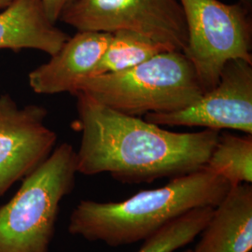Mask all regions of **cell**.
I'll list each match as a JSON object with an SVG mask.
<instances>
[{"label":"cell","mask_w":252,"mask_h":252,"mask_svg":"<svg viewBox=\"0 0 252 252\" xmlns=\"http://www.w3.org/2000/svg\"><path fill=\"white\" fill-rule=\"evenodd\" d=\"M74 95L81 133L77 167L86 176L108 173L124 184H140L198 171L220 132H172L108 108L84 92Z\"/></svg>","instance_id":"cell-1"},{"label":"cell","mask_w":252,"mask_h":252,"mask_svg":"<svg viewBox=\"0 0 252 252\" xmlns=\"http://www.w3.org/2000/svg\"><path fill=\"white\" fill-rule=\"evenodd\" d=\"M231 188L225 179L204 167L120 202L81 200L71 213L68 232L109 247L145 241L194 208L216 207Z\"/></svg>","instance_id":"cell-2"},{"label":"cell","mask_w":252,"mask_h":252,"mask_svg":"<svg viewBox=\"0 0 252 252\" xmlns=\"http://www.w3.org/2000/svg\"><path fill=\"white\" fill-rule=\"evenodd\" d=\"M78 91L108 108L136 117L178 111L205 94L193 65L179 51L157 54L124 71L86 79L78 85Z\"/></svg>","instance_id":"cell-3"},{"label":"cell","mask_w":252,"mask_h":252,"mask_svg":"<svg viewBox=\"0 0 252 252\" xmlns=\"http://www.w3.org/2000/svg\"><path fill=\"white\" fill-rule=\"evenodd\" d=\"M77 153L63 143L0 207V252H49L60 204L75 186Z\"/></svg>","instance_id":"cell-4"},{"label":"cell","mask_w":252,"mask_h":252,"mask_svg":"<svg viewBox=\"0 0 252 252\" xmlns=\"http://www.w3.org/2000/svg\"><path fill=\"white\" fill-rule=\"evenodd\" d=\"M179 1L187 27L183 54L193 65L204 93L216 86L228 61L252 63V9L241 2Z\"/></svg>","instance_id":"cell-5"},{"label":"cell","mask_w":252,"mask_h":252,"mask_svg":"<svg viewBox=\"0 0 252 252\" xmlns=\"http://www.w3.org/2000/svg\"><path fill=\"white\" fill-rule=\"evenodd\" d=\"M59 21L78 31L130 30L182 53L187 45L179 0H74Z\"/></svg>","instance_id":"cell-6"},{"label":"cell","mask_w":252,"mask_h":252,"mask_svg":"<svg viewBox=\"0 0 252 252\" xmlns=\"http://www.w3.org/2000/svg\"><path fill=\"white\" fill-rule=\"evenodd\" d=\"M144 119L159 126L230 129L252 135V63L228 61L216 86L197 101L178 111L150 113Z\"/></svg>","instance_id":"cell-7"},{"label":"cell","mask_w":252,"mask_h":252,"mask_svg":"<svg viewBox=\"0 0 252 252\" xmlns=\"http://www.w3.org/2000/svg\"><path fill=\"white\" fill-rule=\"evenodd\" d=\"M46 117L43 107L19 108L8 94L0 95V197L53 153L57 135Z\"/></svg>","instance_id":"cell-8"},{"label":"cell","mask_w":252,"mask_h":252,"mask_svg":"<svg viewBox=\"0 0 252 252\" xmlns=\"http://www.w3.org/2000/svg\"><path fill=\"white\" fill-rule=\"evenodd\" d=\"M111 36L108 32L78 31L49 62L29 73L30 87L40 94H74L81 81L92 77Z\"/></svg>","instance_id":"cell-9"},{"label":"cell","mask_w":252,"mask_h":252,"mask_svg":"<svg viewBox=\"0 0 252 252\" xmlns=\"http://www.w3.org/2000/svg\"><path fill=\"white\" fill-rule=\"evenodd\" d=\"M199 235L193 252H252V184L232 187Z\"/></svg>","instance_id":"cell-10"},{"label":"cell","mask_w":252,"mask_h":252,"mask_svg":"<svg viewBox=\"0 0 252 252\" xmlns=\"http://www.w3.org/2000/svg\"><path fill=\"white\" fill-rule=\"evenodd\" d=\"M68 38L48 18L42 0H14L0 12V50L35 49L52 56Z\"/></svg>","instance_id":"cell-11"},{"label":"cell","mask_w":252,"mask_h":252,"mask_svg":"<svg viewBox=\"0 0 252 252\" xmlns=\"http://www.w3.org/2000/svg\"><path fill=\"white\" fill-rule=\"evenodd\" d=\"M168 51L174 50L149 36L130 30H118L112 33L91 78L124 71Z\"/></svg>","instance_id":"cell-12"},{"label":"cell","mask_w":252,"mask_h":252,"mask_svg":"<svg viewBox=\"0 0 252 252\" xmlns=\"http://www.w3.org/2000/svg\"><path fill=\"white\" fill-rule=\"evenodd\" d=\"M225 179L232 187L252 182V135L220 132L205 166Z\"/></svg>","instance_id":"cell-13"},{"label":"cell","mask_w":252,"mask_h":252,"mask_svg":"<svg viewBox=\"0 0 252 252\" xmlns=\"http://www.w3.org/2000/svg\"><path fill=\"white\" fill-rule=\"evenodd\" d=\"M215 207L194 208L164 226L136 252H175L191 243L207 225Z\"/></svg>","instance_id":"cell-14"},{"label":"cell","mask_w":252,"mask_h":252,"mask_svg":"<svg viewBox=\"0 0 252 252\" xmlns=\"http://www.w3.org/2000/svg\"><path fill=\"white\" fill-rule=\"evenodd\" d=\"M74 0H42L46 14L51 22L56 24L59 21L61 14L67 6Z\"/></svg>","instance_id":"cell-15"},{"label":"cell","mask_w":252,"mask_h":252,"mask_svg":"<svg viewBox=\"0 0 252 252\" xmlns=\"http://www.w3.org/2000/svg\"><path fill=\"white\" fill-rule=\"evenodd\" d=\"M14 0H0V9H6Z\"/></svg>","instance_id":"cell-16"},{"label":"cell","mask_w":252,"mask_h":252,"mask_svg":"<svg viewBox=\"0 0 252 252\" xmlns=\"http://www.w3.org/2000/svg\"><path fill=\"white\" fill-rule=\"evenodd\" d=\"M239 2H241L245 6H247L248 8L252 9V0H239Z\"/></svg>","instance_id":"cell-17"},{"label":"cell","mask_w":252,"mask_h":252,"mask_svg":"<svg viewBox=\"0 0 252 252\" xmlns=\"http://www.w3.org/2000/svg\"><path fill=\"white\" fill-rule=\"evenodd\" d=\"M193 252V251H192V250H190V249H189V250H186V251H184V252Z\"/></svg>","instance_id":"cell-18"}]
</instances>
